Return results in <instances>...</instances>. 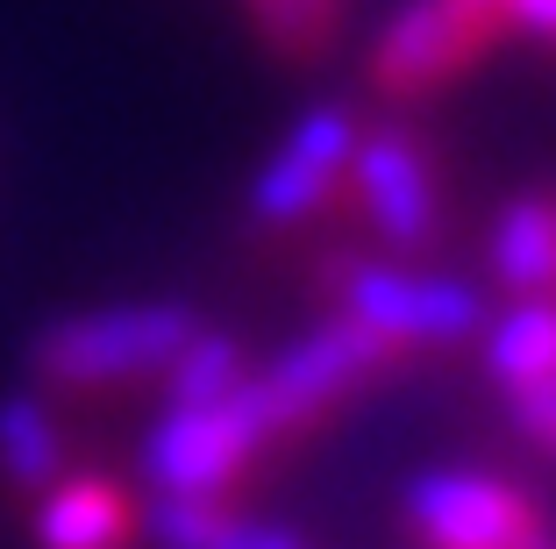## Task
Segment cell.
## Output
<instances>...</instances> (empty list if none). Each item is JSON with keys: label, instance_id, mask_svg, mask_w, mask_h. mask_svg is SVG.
<instances>
[{"label": "cell", "instance_id": "1", "mask_svg": "<svg viewBox=\"0 0 556 549\" xmlns=\"http://www.w3.org/2000/svg\"><path fill=\"white\" fill-rule=\"evenodd\" d=\"M200 308L186 300H129V308L58 314L29 342V392L58 407V421L115 414L129 400H150L157 372L200 336Z\"/></svg>", "mask_w": 556, "mask_h": 549}, {"label": "cell", "instance_id": "2", "mask_svg": "<svg viewBox=\"0 0 556 549\" xmlns=\"http://www.w3.org/2000/svg\"><path fill=\"white\" fill-rule=\"evenodd\" d=\"M407 372H414V357L400 342H386L378 328H364L343 308H321V322L307 336L250 372V407L264 414L278 450L300 457L336 414H350L357 400H371L378 386H393Z\"/></svg>", "mask_w": 556, "mask_h": 549}, {"label": "cell", "instance_id": "3", "mask_svg": "<svg viewBox=\"0 0 556 549\" xmlns=\"http://www.w3.org/2000/svg\"><path fill=\"white\" fill-rule=\"evenodd\" d=\"M350 208L378 258L435 264V250L450 242V172L421 108L364 114L350 150Z\"/></svg>", "mask_w": 556, "mask_h": 549}, {"label": "cell", "instance_id": "4", "mask_svg": "<svg viewBox=\"0 0 556 549\" xmlns=\"http://www.w3.org/2000/svg\"><path fill=\"white\" fill-rule=\"evenodd\" d=\"M364 108L357 100H314L300 114L286 144L264 158V172L250 178V208L243 228L257 242H278L286 258H300L307 242L328 236H357V208H350V150H357Z\"/></svg>", "mask_w": 556, "mask_h": 549}, {"label": "cell", "instance_id": "5", "mask_svg": "<svg viewBox=\"0 0 556 549\" xmlns=\"http://www.w3.org/2000/svg\"><path fill=\"white\" fill-rule=\"evenodd\" d=\"M286 464L264 414L250 407V378L229 400L207 407H164L136 442V471L164 500H250L264 471Z\"/></svg>", "mask_w": 556, "mask_h": 549}, {"label": "cell", "instance_id": "6", "mask_svg": "<svg viewBox=\"0 0 556 549\" xmlns=\"http://www.w3.org/2000/svg\"><path fill=\"white\" fill-rule=\"evenodd\" d=\"M400 528L414 549H542L549 521L514 478L435 464L400 485Z\"/></svg>", "mask_w": 556, "mask_h": 549}, {"label": "cell", "instance_id": "7", "mask_svg": "<svg viewBox=\"0 0 556 549\" xmlns=\"http://www.w3.org/2000/svg\"><path fill=\"white\" fill-rule=\"evenodd\" d=\"M471 65H485L471 36L450 22L442 0H407L386 29H378L371 58H364V93L386 108H428L442 86H457Z\"/></svg>", "mask_w": 556, "mask_h": 549}, {"label": "cell", "instance_id": "8", "mask_svg": "<svg viewBox=\"0 0 556 549\" xmlns=\"http://www.w3.org/2000/svg\"><path fill=\"white\" fill-rule=\"evenodd\" d=\"M36 549H143V500L115 471H65L29 514Z\"/></svg>", "mask_w": 556, "mask_h": 549}, {"label": "cell", "instance_id": "9", "mask_svg": "<svg viewBox=\"0 0 556 549\" xmlns=\"http://www.w3.org/2000/svg\"><path fill=\"white\" fill-rule=\"evenodd\" d=\"M72 471V428L58 421V407L43 392H0V500L22 521L36 514L50 485Z\"/></svg>", "mask_w": 556, "mask_h": 549}, {"label": "cell", "instance_id": "10", "mask_svg": "<svg viewBox=\"0 0 556 549\" xmlns=\"http://www.w3.org/2000/svg\"><path fill=\"white\" fill-rule=\"evenodd\" d=\"M485 272H492V292H507L514 308H556V208H549V194L500 200V214L485 228Z\"/></svg>", "mask_w": 556, "mask_h": 549}, {"label": "cell", "instance_id": "11", "mask_svg": "<svg viewBox=\"0 0 556 549\" xmlns=\"http://www.w3.org/2000/svg\"><path fill=\"white\" fill-rule=\"evenodd\" d=\"M143 542L150 549H321L314 535L286 521L250 514V500H150L143 507Z\"/></svg>", "mask_w": 556, "mask_h": 549}, {"label": "cell", "instance_id": "12", "mask_svg": "<svg viewBox=\"0 0 556 549\" xmlns=\"http://www.w3.org/2000/svg\"><path fill=\"white\" fill-rule=\"evenodd\" d=\"M478 364H485L500 400H528V392L556 386V308H507L492 314L478 336Z\"/></svg>", "mask_w": 556, "mask_h": 549}, {"label": "cell", "instance_id": "13", "mask_svg": "<svg viewBox=\"0 0 556 549\" xmlns=\"http://www.w3.org/2000/svg\"><path fill=\"white\" fill-rule=\"evenodd\" d=\"M250 372H257V364H250L243 336H229V328H200V336L157 372L150 400H157V407H207V400H229Z\"/></svg>", "mask_w": 556, "mask_h": 549}, {"label": "cell", "instance_id": "14", "mask_svg": "<svg viewBox=\"0 0 556 549\" xmlns=\"http://www.w3.org/2000/svg\"><path fill=\"white\" fill-rule=\"evenodd\" d=\"M250 22H257L264 50L293 72L328 65L343 43V0H250Z\"/></svg>", "mask_w": 556, "mask_h": 549}, {"label": "cell", "instance_id": "15", "mask_svg": "<svg viewBox=\"0 0 556 549\" xmlns=\"http://www.w3.org/2000/svg\"><path fill=\"white\" fill-rule=\"evenodd\" d=\"M450 8V22H457L464 36H471V50L478 58H492V50L514 36V22H507V0H442Z\"/></svg>", "mask_w": 556, "mask_h": 549}, {"label": "cell", "instance_id": "16", "mask_svg": "<svg viewBox=\"0 0 556 549\" xmlns=\"http://www.w3.org/2000/svg\"><path fill=\"white\" fill-rule=\"evenodd\" d=\"M507 22L514 36H535V43L556 50V0H507Z\"/></svg>", "mask_w": 556, "mask_h": 549}, {"label": "cell", "instance_id": "17", "mask_svg": "<svg viewBox=\"0 0 556 549\" xmlns=\"http://www.w3.org/2000/svg\"><path fill=\"white\" fill-rule=\"evenodd\" d=\"M549 208H556V186H549Z\"/></svg>", "mask_w": 556, "mask_h": 549}, {"label": "cell", "instance_id": "18", "mask_svg": "<svg viewBox=\"0 0 556 549\" xmlns=\"http://www.w3.org/2000/svg\"><path fill=\"white\" fill-rule=\"evenodd\" d=\"M542 549H556V542H542Z\"/></svg>", "mask_w": 556, "mask_h": 549}]
</instances>
